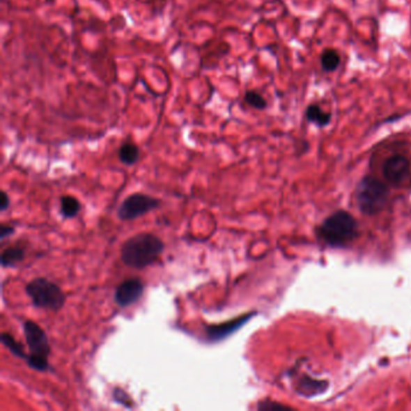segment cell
<instances>
[{"label":"cell","instance_id":"obj_5","mask_svg":"<svg viewBox=\"0 0 411 411\" xmlns=\"http://www.w3.org/2000/svg\"><path fill=\"white\" fill-rule=\"evenodd\" d=\"M160 206H161V201L157 198L144 194V193H134L122 201L117 215H118V219L122 221H132L148 214L150 211L155 210Z\"/></svg>","mask_w":411,"mask_h":411},{"label":"cell","instance_id":"obj_10","mask_svg":"<svg viewBox=\"0 0 411 411\" xmlns=\"http://www.w3.org/2000/svg\"><path fill=\"white\" fill-rule=\"evenodd\" d=\"M305 117L309 122H311L313 125H318V127H326L329 125L332 121V114L331 112L325 111L322 110L320 105L318 104H311L309 105L307 111H305Z\"/></svg>","mask_w":411,"mask_h":411},{"label":"cell","instance_id":"obj_7","mask_svg":"<svg viewBox=\"0 0 411 411\" xmlns=\"http://www.w3.org/2000/svg\"><path fill=\"white\" fill-rule=\"evenodd\" d=\"M410 161L403 155H394L386 160L382 166V174L389 183L399 186L407 181L410 175Z\"/></svg>","mask_w":411,"mask_h":411},{"label":"cell","instance_id":"obj_20","mask_svg":"<svg viewBox=\"0 0 411 411\" xmlns=\"http://www.w3.org/2000/svg\"><path fill=\"white\" fill-rule=\"evenodd\" d=\"M9 196H8V193L5 192V191H3V192H1V204H0V209H1V211H5L6 209H8V208H9Z\"/></svg>","mask_w":411,"mask_h":411},{"label":"cell","instance_id":"obj_6","mask_svg":"<svg viewBox=\"0 0 411 411\" xmlns=\"http://www.w3.org/2000/svg\"><path fill=\"white\" fill-rule=\"evenodd\" d=\"M23 333L29 348L28 357L49 359L51 348L45 331L38 323L29 320L23 323Z\"/></svg>","mask_w":411,"mask_h":411},{"label":"cell","instance_id":"obj_12","mask_svg":"<svg viewBox=\"0 0 411 411\" xmlns=\"http://www.w3.org/2000/svg\"><path fill=\"white\" fill-rule=\"evenodd\" d=\"M81 210V204L79 199L72 196H63L61 198V214L64 219H72L75 217Z\"/></svg>","mask_w":411,"mask_h":411},{"label":"cell","instance_id":"obj_2","mask_svg":"<svg viewBox=\"0 0 411 411\" xmlns=\"http://www.w3.org/2000/svg\"><path fill=\"white\" fill-rule=\"evenodd\" d=\"M357 234V222L352 215L346 211H338L331 215L320 228L322 240L335 247L348 245L356 239Z\"/></svg>","mask_w":411,"mask_h":411},{"label":"cell","instance_id":"obj_11","mask_svg":"<svg viewBox=\"0 0 411 411\" xmlns=\"http://www.w3.org/2000/svg\"><path fill=\"white\" fill-rule=\"evenodd\" d=\"M118 157L120 161L125 164V166H133L140 158V150H139L138 145L134 143H123L121 148L118 150Z\"/></svg>","mask_w":411,"mask_h":411},{"label":"cell","instance_id":"obj_3","mask_svg":"<svg viewBox=\"0 0 411 411\" xmlns=\"http://www.w3.org/2000/svg\"><path fill=\"white\" fill-rule=\"evenodd\" d=\"M26 292L36 308L51 311H59L67 302V295L62 288L46 277H36L28 282Z\"/></svg>","mask_w":411,"mask_h":411},{"label":"cell","instance_id":"obj_19","mask_svg":"<svg viewBox=\"0 0 411 411\" xmlns=\"http://www.w3.org/2000/svg\"><path fill=\"white\" fill-rule=\"evenodd\" d=\"M14 227L8 226V224H1V226H0V239H1V240H4V239H6L9 235H11V234H14Z\"/></svg>","mask_w":411,"mask_h":411},{"label":"cell","instance_id":"obj_17","mask_svg":"<svg viewBox=\"0 0 411 411\" xmlns=\"http://www.w3.org/2000/svg\"><path fill=\"white\" fill-rule=\"evenodd\" d=\"M323 381L313 380L309 378H304V380L300 384V391L302 394H307V396H313L316 392H322L325 387H323Z\"/></svg>","mask_w":411,"mask_h":411},{"label":"cell","instance_id":"obj_13","mask_svg":"<svg viewBox=\"0 0 411 411\" xmlns=\"http://www.w3.org/2000/svg\"><path fill=\"white\" fill-rule=\"evenodd\" d=\"M26 256V251L23 250L22 247H8L4 252L1 254V265L4 268L8 267H15L16 264L20 263L21 261L24 259Z\"/></svg>","mask_w":411,"mask_h":411},{"label":"cell","instance_id":"obj_8","mask_svg":"<svg viewBox=\"0 0 411 411\" xmlns=\"http://www.w3.org/2000/svg\"><path fill=\"white\" fill-rule=\"evenodd\" d=\"M145 286L140 279H128L121 282L115 290V302L120 308H128L144 295Z\"/></svg>","mask_w":411,"mask_h":411},{"label":"cell","instance_id":"obj_14","mask_svg":"<svg viewBox=\"0 0 411 411\" xmlns=\"http://www.w3.org/2000/svg\"><path fill=\"white\" fill-rule=\"evenodd\" d=\"M340 65V54L333 49H326L321 54V67L325 72H334Z\"/></svg>","mask_w":411,"mask_h":411},{"label":"cell","instance_id":"obj_4","mask_svg":"<svg viewBox=\"0 0 411 411\" xmlns=\"http://www.w3.org/2000/svg\"><path fill=\"white\" fill-rule=\"evenodd\" d=\"M356 199L359 209L364 214H376L382 210L389 199V188L379 180L366 176L358 185Z\"/></svg>","mask_w":411,"mask_h":411},{"label":"cell","instance_id":"obj_18","mask_svg":"<svg viewBox=\"0 0 411 411\" xmlns=\"http://www.w3.org/2000/svg\"><path fill=\"white\" fill-rule=\"evenodd\" d=\"M258 409L259 410H273V409H286V407L279 403L263 402L259 404Z\"/></svg>","mask_w":411,"mask_h":411},{"label":"cell","instance_id":"obj_16","mask_svg":"<svg viewBox=\"0 0 411 411\" xmlns=\"http://www.w3.org/2000/svg\"><path fill=\"white\" fill-rule=\"evenodd\" d=\"M244 99H245L246 103L249 104L250 107H254V109H257V110H264L267 107V105H268L263 95L258 93L257 91H247Z\"/></svg>","mask_w":411,"mask_h":411},{"label":"cell","instance_id":"obj_9","mask_svg":"<svg viewBox=\"0 0 411 411\" xmlns=\"http://www.w3.org/2000/svg\"><path fill=\"white\" fill-rule=\"evenodd\" d=\"M252 316H254V313H246L244 316L234 318L232 321L224 322V323H221V325L206 326V336H208V339L210 340V341H214V343L224 340L226 338H228L229 335L235 333L238 329H240Z\"/></svg>","mask_w":411,"mask_h":411},{"label":"cell","instance_id":"obj_15","mask_svg":"<svg viewBox=\"0 0 411 411\" xmlns=\"http://www.w3.org/2000/svg\"><path fill=\"white\" fill-rule=\"evenodd\" d=\"M0 340H1V343H3L5 348L9 350L10 352L13 353V355L17 356V357L23 358V359H27L28 355L24 352L22 345L18 344L13 335L9 334V333H3L1 336H0Z\"/></svg>","mask_w":411,"mask_h":411},{"label":"cell","instance_id":"obj_1","mask_svg":"<svg viewBox=\"0 0 411 411\" xmlns=\"http://www.w3.org/2000/svg\"><path fill=\"white\" fill-rule=\"evenodd\" d=\"M164 251V244L153 233H139L121 247L122 262L130 268L144 269L155 263Z\"/></svg>","mask_w":411,"mask_h":411}]
</instances>
